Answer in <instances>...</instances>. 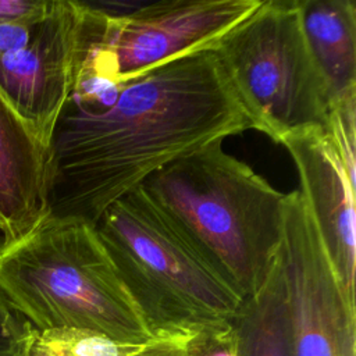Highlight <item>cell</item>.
<instances>
[{
  "mask_svg": "<svg viewBox=\"0 0 356 356\" xmlns=\"http://www.w3.org/2000/svg\"><path fill=\"white\" fill-rule=\"evenodd\" d=\"M140 188L241 300L261 288L282 239L286 193L227 153L222 140L168 163Z\"/></svg>",
  "mask_w": 356,
  "mask_h": 356,
  "instance_id": "2",
  "label": "cell"
},
{
  "mask_svg": "<svg viewBox=\"0 0 356 356\" xmlns=\"http://www.w3.org/2000/svg\"><path fill=\"white\" fill-rule=\"evenodd\" d=\"M114 268L154 338L229 321L241 299L214 274L139 186L95 224Z\"/></svg>",
  "mask_w": 356,
  "mask_h": 356,
  "instance_id": "4",
  "label": "cell"
},
{
  "mask_svg": "<svg viewBox=\"0 0 356 356\" xmlns=\"http://www.w3.org/2000/svg\"><path fill=\"white\" fill-rule=\"evenodd\" d=\"M299 15L331 99L356 92V4L352 0H299Z\"/></svg>",
  "mask_w": 356,
  "mask_h": 356,
  "instance_id": "11",
  "label": "cell"
},
{
  "mask_svg": "<svg viewBox=\"0 0 356 356\" xmlns=\"http://www.w3.org/2000/svg\"><path fill=\"white\" fill-rule=\"evenodd\" d=\"M46 0H0V22L14 21L39 11Z\"/></svg>",
  "mask_w": 356,
  "mask_h": 356,
  "instance_id": "17",
  "label": "cell"
},
{
  "mask_svg": "<svg viewBox=\"0 0 356 356\" xmlns=\"http://www.w3.org/2000/svg\"><path fill=\"white\" fill-rule=\"evenodd\" d=\"M184 353L185 356H241L231 320L189 334L184 341Z\"/></svg>",
  "mask_w": 356,
  "mask_h": 356,
  "instance_id": "15",
  "label": "cell"
},
{
  "mask_svg": "<svg viewBox=\"0 0 356 356\" xmlns=\"http://www.w3.org/2000/svg\"><path fill=\"white\" fill-rule=\"evenodd\" d=\"M186 337L156 338L134 356H185L184 341Z\"/></svg>",
  "mask_w": 356,
  "mask_h": 356,
  "instance_id": "18",
  "label": "cell"
},
{
  "mask_svg": "<svg viewBox=\"0 0 356 356\" xmlns=\"http://www.w3.org/2000/svg\"><path fill=\"white\" fill-rule=\"evenodd\" d=\"M282 280L293 356H356V305L342 285L302 193H286L274 259Z\"/></svg>",
  "mask_w": 356,
  "mask_h": 356,
  "instance_id": "7",
  "label": "cell"
},
{
  "mask_svg": "<svg viewBox=\"0 0 356 356\" xmlns=\"http://www.w3.org/2000/svg\"><path fill=\"white\" fill-rule=\"evenodd\" d=\"M0 289L36 331L75 328L146 345L156 339L95 225L46 216L0 248Z\"/></svg>",
  "mask_w": 356,
  "mask_h": 356,
  "instance_id": "3",
  "label": "cell"
},
{
  "mask_svg": "<svg viewBox=\"0 0 356 356\" xmlns=\"http://www.w3.org/2000/svg\"><path fill=\"white\" fill-rule=\"evenodd\" d=\"M78 1L49 0L25 39L0 53V90L50 149L72 86Z\"/></svg>",
  "mask_w": 356,
  "mask_h": 356,
  "instance_id": "8",
  "label": "cell"
},
{
  "mask_svg": "<svg viewBox=\"0 0 356 356\" xmlns=\"http://www.w3.org/2000/svg\"><path fill=\"white\" fill-rule=\"evenodd\" d=\"M253 129L274 142L324 128L331 93L307 47L299 0H261L211 49Z\"/></svg>",
  "mask_w": 356,
  "mask_h": 356,
  "instance_id": "5",
  "label": "cell"
},
{
  "mask_svg": "<svg viewBox=\"0 0 356 356\" xmlns=\"http://www.w3.org/2000/svg\"><path fill=\"white\" fill-rule=\"evenodd\" d=\"M36 330L0 289V356H25Z\"/></svg>",
  "mask_w": 356,
  "mask_h": 356,
  "instance_id": "16",
  "label": "cell"
},
{
  "mask_svg": "<svg viewBox=\"0 0 356 356\" xmlns=\"http://www.w3.org/2000/svg\"><path fill=\"white\" fill-rule=\"evenodd\" d=\"M299 175L300 189L331 263L355 298V188L332 139L310 128L281 140Z\"/></svg>",
  "mask_w": 356,
  "mask_h": 356,
  "instance_id": "9",
  "label": "cell"
},
{
  "mask_svg": "<svg viewBox=\"0 0 356 356\" xmlns=\"http://www.w3.org/2000/svg\"><path fill=\"white\" fill-rule=\"evenodd\" d=\"M4 245V236H3V234L0 232V248Z\"/></svg>",
  "mask_w": 356,
  "mask_h": 356,
  "instance_id": "19",
  "label": "cell"
},
{
  "mask_svg": "<svg viewBox=\"0 0 356 356\" xmlns=\"http://www.w3.org/2000/svg\"><path fill=\"white\" fill-rule=\"evenodd\" d=\"M231 325L241 356H293L285 289L274 263L261 288L241 302Z\"/></svg>",
  "mask_w": 356,
  "mask_h": 356,
  "instance_id": "12",
  "label": "cell"
},
{
  "mask_svg": "<svg viewBox=\"0 0 356 356\" xmlns=\"http://www.w3.org/2000/svg\"><path fill=\"white\" fill-rule=\"evenodd\" d=\"M146 345L120 342L93 331L57 328L36 331L25 356H134Z\"/></svg>",
  "mask_w": 356,
  "mask_h": 356,
  "instance_id": "13",
  "label": "cell"
},
{
  "mask_svg": "<svg viewBox=\"0 0 356 356\" xmlns=\"http://www.w3.org/2000/svg\"><path fill=\"white\" fill-rule=\"evenodd\" d=\"M261 0H160L111 18L78 1L74 76L115 85L211 46Z\"/></svg>",
  "mask_w": 356,
  "mask_h": 356,
  "instance_id": "6",
  "label": "cell"
},
{
  "mask_svg": "<svg viewBox=\"0 0 356 356\" xmlns=\"http://www.w3.org/2000/svg\"><path fill=\"white\" fill-rule=\"evenodd\" d=\"M325 131L339 152L350 179L356 182V92L331 102Z\"/></svg>",
  "mask_w": 356,
  "mask_h": 356,
  "instance_id": "14",
  "label": "cell"
},
{
  "mask_svg": "<svg viewBox=\"0 0 356 356\" xmlns=\"http://www.w3.org/2000/svg\"><path fill=\"white\" fill-rule=\"evenodd\" d=\"M253 129L210 49L121 83L102 113L65 103L50 142V214L92 225L168 163Z\"/></svg>",
  "mask_w": 356,
  "mask_h": 356,
  "instance_id": "1",
  "label": "cell"
},
{
  "mask_svg": "<svg viewBox=\"0 0 356 356\" xmlns=\"http://www.w3.org/2000/svg\"><path fill=\"white\" fill-rule=\"evenodd\" d=\"M50 149L0 90V232L13 242L50 214Z\"/></svg>",
  "mask_w": 356,
  "mask_h": 356,
  "instance_id": "10",
  "label": "cell"
}]
</instances>
